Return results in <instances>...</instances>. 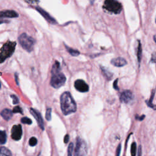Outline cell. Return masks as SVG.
<instances>
[{
  "label": "cell",
  "mask_w": 156,
  "mask_h": 156,
  "mask_svg": "<svg viewBox=\"0 0 156 156\" xmlns=\"http://www.w3.org/2000/svg\"><path fill=\"white\" fill-rule=\"evenodd\" d=\"M60 107L63 113L68 115L77 111V106L70 92L65 91L60 96Z\"/></svg>",
  "instance_id": "cell-1"
},
{
  "label": "cell",
  "mask_w": 156,
  "mask_h": 156,
  "mask_svg": "<svg viewBox=\"0 0 156 156\" xmlns=\"http://www.w3.org/2000/svg\"><path fill=\"white\" fill-rule=\"evenodd\" d=\"M52 76L50 84L55 89H59L64 85L66 81V77L60 71V66L59 62L56 61L52 68Z\"/></svg>",
  "instance_id": "cell-2"
},
{
  "label": "cell",
  "mask_w": 156,
  "mask_h": 156,
  "mask_svg": "<svg viewBox=\"0 0 156 156\" xmlns=\"http://www.w3.org/2000/svg\"><path fill=\"white\" fill-rule=\"evenodd\" d=\"M16 47L15 42H8L4 44L0 49V63H3L8 57H10L14 53Z\"/></svg>",
  "instance_id": "cell-3"
},
{
  "label": "cell",
  "mask_w": 156,
  "mask_h": 156,
  "mask_svg": "<svg viewBox=\"0 0 156 156\" xmlns=\"http://www.w3.org/2000/svg\"><path fill=\"white\" fill-rule=\"evenodd\" d=\"M19 39L21 46L24 49L28 52H31L33 50L35 40L32 37L28 36L26 34L23 33L19 37Z\"/></svg>",
  "instance_id": "cell-4"
},
{
  "label": "cell",
  "mask_w": 156,
  "mask_h": 156,
  "mask_svg": "<svg viewBox=\"0 0 156 156\" xmlns=\"http://www.w3.org/2000/svg\"><path fill=\"white\" fill-rule=\"evenodd\" d=\"M103 8L109 12L115 14H120L122 10L121 4L115 0H107L104 3Z\"/></svg>",
  "instance_id": "cell-5"
},
{
  "label": "cell",
  "mask_w": 156,
  "mask_h": 156,
  "mask_svg": "<svg viewBox=\"0 0 156 156\" xmlns=\"http://www.w3.org/2000/svg\"><path fill=\"white\" fill-rule=\"evenodd\" d=\"M87 154L86 143L81 138H78L74 149V156H85Z\"/></svg>",
  "instance_id": "cell-6"
},
{
  "label": "cell",
  "mask_w": 156,
  "mask_h": 156,
  "mask_svg": "<svg viewBox=\"0 0 156 156\" xmlns=\"http://www.w3.org/2000/svg\"><path fill=\"white\" fill-rule=\"evenodd\" d=\"M22 127L20 124L14 125L12 127V131H11V137H12L13 140L16 141L20 140L22 137Z\"/></svg>",
  "instance_id": "cell-7"
},
{
  "label": "cell",
  "mask_w": 156,
  "mask_h": 156,
  "mask_svg": "<svg viewBox=\"0 0 156 156\" xmlns=\"http://www.w3.org/2000/svg\"><path fill=\"white\" fill-rule=\"evenodd\" d=\"M74 87L78 91L82 93H85L89 90L88 84L82 79H78L74 82Z\"/></svg>",
  "instance_id": "cell-8"
},
{
  "label": "cell",
  "mask_w": 156,
  "mask_h": 156,
  "mask_svg": "<svg viewBox=\"0 0 156 156\" xmlns=\"http://www.w3.org/2000/svg\"><path fill=\"white\" fill-rule=\"evenodd\" d=\"M120 99L122 102L128 104L130 103L134 99V95H133L131 91L124 90L121 93Z\"/></svg>",
  "instance_id": "cell-9"
},
{
  "label": "cell",
  "mask_w": 156,
  "mask_h": 156,
  "mask_svg": "<svg viewBox=\"0 0 156 156\" xmlns=\"http://www.w3.org/2000/svg\"><path fill=\"white\" fill-rule=\"evenodd\" d=\"M30 112L33 115L34 117L36 118L37 122L38 123V125L40 128L42 129V130H44V123H43V120L42 118V117L41 114H40V112H38L36 110L34 109H30Z\"/></svg>",
  "instance_id": "cell-10"
},
{
  "label": "cell",
  "mask_w": 156,
  "mask_h": 156,
  "mask_svg": "<svg viewBox=\"0 0 156 156\" xmlns=\"http://www.w3.org/2000/svg\"><path fill=\"white\" fill-rule=\"evenodd\" d=\"M19 14L14 10H3L0 12V19L1 18H16Z\"/></svg>",
  "instance_id": "cell-11"
},
{
  "label": "cell",
  "mask_w": 156,
  "mask_h": 156,
  "mask_svg": "<svg viewBox=\"0 0 156 156\" xmlns=\"http://www.w3.org/2000/svg\"><path fill=\"white\" fill-rule=\"evenodd\" d=\"M36 9L46 20L50 23H52V24L56 23V21L55 20V19H53V17H52L49 14H48L47 12H46V11H45L43 9H42V8H40L39 7H36Z\"/></svg>",
  "instance_id": "cell-12"
},
{
  "label": "cell",
  "mask_w": 156,
  "mask_h": 156,
  "mask_svg": "<svg viewBox=\"0 0 156 156\" xmlns=\"http://www.w3.org/2000/svg\"><path fill=\"white\" fill-rule=\"evenodd\" d=\"M111 63L115 67H121L127 64V61L123 57H117V58L113 59L111 60Z\"/></svg>",
  "instance_id": "cell-13"
},
{
  "label": "cell",
  "mask_w": 156,
  "mask_h": 156,
  "mask_svg": "<svg viewBox=\"0 0 156 156\" xmlns=\"http://www.w3.org/2000/svg\"><path fill=\"white\" fill-rule=\"evenodd\" d=\"M1 115L4 120L8 121L12 117L13 112L9 109H5L1 112Z\"/></svg>",
  "instance_id": "cell-14"
},
{
  "label": "cell",
  "mask_w": 156,
  "mask_h": 156,
  "mask_svg": "<svg viewBox=\"0 0 156 156\" xmlns=\"http://www.w3.org/2000/svg\"><path fill=\"white\" fill-rule=\"evenodd\" d=\"M101 69L103 75L107 80H111L112 79L113 74L111 72H110L106 68L103 67H101Z\"/></svg>",
  "instance_id": "cell-15"
},
{
  "label": "cell",
  "mask_w": 156,
  "mask_h": 156,
  "mask_svg": "<svg viewBox=\"0 0 156 156\" xmlns=\"http://www.w3.org/2000/svg\"><path fill=\"white\" fill-rule=\"evenodd\" d=\"M0 156H12L9 149L5 147H0Z\"/></svg>",
  "instance_id": "cell-16"
},
{
  "label": "cell",
  "mask_w": 156,
  "mask_h": 156,
  "mask_svg": "<svg viewBox=\"0 0 156 156\" xmlns=\"http://www.w3.org/2000/svg\"><path fill=\"white\" fill-rule=\"evenodd\" d=\"M7 135L4 131H0V144H4L6 143Z\"/></svg>",
  "instance_id": "cell-17"
},
{
  "label": "cell",
  "mask_w": 156,
  "mask_h": 156,
  "mask_svg": "<svg viewBox=\"0 0 156 156\" xmlns=\"http://www.w3.org/2000/svg\"><path fill=\"white\" fill-rule=\"evenodd\" d=\"M142 45L140 41H138V49H137V59L138 63H140L142 60Z\"/></svg>",
  "instance_id": "cell-18"
},
{
  "label": "cell",
  "mask_w": 156,
  "mask_h": 156,
  "mask_svg": "<svg viewBox=\"0 0 156 156\" xmlns=\"http://www.w3.org/2000/svg\"><path fill=\"white\" fill-rule=\"evenodd\" d=\"M65 47L68 51V52L69 53H70L71 56H78L80 54V53H79V51L76 50V49H74L71 48H70V47H67V46L65 45Z\"/></svg>",
  "instance_id": "cell-19"
},
{
  "label": "cell",
  "mask_w": 156,
  "mask_h": 156,
  "mask_svg": "<svg viewBox=\"0 0 156 156\" xmlns=\"http://www.w3.org/2000/svg\"><path fill=\"white\" fill-rule=\"evenodd\" d=\"M154 95H155V90L153 91L152 94H151V98H150V100H148V101H146V104H147V105L149 107H150L151 108H153L154 109H156V106H154V105L153 104V100L154 98Z\"/></svg>",
  "instance_id": "cell-20"
},
{
  "label": "cell",
  "mask_w": 156,
  "mask_h": 156,
  "mask_svg": "<svg viewBox=\"0 0 156 156\" xmlns=\"http://www.w3.org/2000/svg\"><path fill=\"white\" fill-rule=\"evenodd\" d=\"M131 153L132 156H135L136 153H137V144L135 142L132 143L131 145Z\"/></svg>",
  "instance_id": "cell-21"
},
{
  "label": "cell",
  "mask_w": 156,
  "mask_h": 156,
  "mask_svg": "<svg viewBox=\"0 0 156 156\" xmlns=\"http://www.w3.org/2000/svg\"><path fill=\"white\" fill-rule=\"evenodd\" d=\"M37 143V138L34 137H31L30 139V141H29V144H30V145L31 146H36Z\"/></svg>",
  "instance_id": "cell-22"
},
{
  "label": "cell",
  "mask_w": 156,
  "mask_h": 156,
  "mask_svg": "<svg viewBox=\"0 0 156 156\" xmlns=\"http://www.w3.org/2000/svg\"><path fill=\"white\" fill-rule=\"evenodd\" d=\"M21 121L22 123L27 124H32V120L27 117H23L21 119Z\"/></svg>",
  "instance_id": "cell-23"
},
{
  "label": "cell",
  "mask_w": 156,
  "mask_h": 156,
  "mask_svg": "<svg viewBox=\"0 0 156 156\" xmlns=\"http://www.w3.org/2000/svg\"><path fill=\"white\" fill-rule=\"evenodd\" d=\"M51 111L52 109L51 108H48L47 110V112H46V119H47L48 121H50L51 119Z\"/></svg>",
  "instance_id": "cell-24"
},
{
  "label": "cell",
  "mask_w": 156,
  "mask_h": 156,
  "mask_svg": "<svg viewBox=\"0 0 156 156\" xmlns=\"http://www.w3.org/2000/svg\"><path fill=\"white\" fill-rule=\"evenodd\" d=\"M73 143H70L68 148V156H72V154H73Z\"/></svg>",
  "instance_id": "cell-25"
},
{
  "label": "cell",
  "mask_w": 156,
  "mask_h": 156,
  "mask_svg": "<svg viewBox=\"0 0 156 156\" xmlns=\"http://www.w3.org/2000/svg\"><path fill=\"white\" fill-rule=\"evenodd\" d=\"M13 113H23V110L22 109L19 107V106H16V107H15V108L13 109V111H12Z\"/></svg>",
  "instance_id": "cell-26"
},
{
  "label": "cell",
  "mask_w": 156,
  "mask_h": 156,
  "mask_svg": "<svg viewBox=\"0 0 156 156\" xmlns=\"http://www.w3.org/2000/svg\"><path fill=\"white\" fill-rule=\"evenodd\" d=\"M11 97H12V98L13 103L14 104H15L19 103V100L18 99V98H17L16 96H15V95H11Z\"/></svg>",
  "instance_id": "cell-27"
},
{
  "label": "cell",
  "mask_w": 156,
  "mask_h": 156,
  "mask_svg": "<svg viewBox=\"0 0 156 156\" xmlns=\"http://www.w3.org/2000/svg\"><path fill=\"white\" fill-rule=\"evenodd\" d=\"M121 144H120L116 151V156H120V153H121Z\"/></svg>",
  "instance_id": "cell-28"
},
{
  "label": "cell",
  "mask_w": 156,
  "mask_h": 156,
  "mask_svg": "<svg viewBox=\"0 0 156 156\" xmlns=\"http://www.w3.org/2000/svg\"><path fill=\"white\" fill-rule=\"evenodd\" d=\"M118 79H117L116 80H115L114 82H113V88L115 89V90H119V88H118Z\"/></svg>",
  "instance_id": "cell-29"
},
{
  "label": "cell",
  "mask_w": 156,
  "mask_h": 156,
  "mask_svg": "<svg viewBox=\"0 0 156 156\" xmlns=\"http://www.w3.org/2000/svg\"><path fill=\"white\" fill-rule=\"evenodd\" d=\"M151 62L156 63V53H153L151 56Z\"/></svg>",
  "instance_id": "cell-30"
},
{
  "label": "cell",
  "mask_w": 156,
  "mask_h": 156,
  "mask_svg": "<svg viewBox=\"0 0 156 156\" xmlns=\"http://www.w3.org/2000/svg\"><path fill=\"white\" fill-rule=\"evenodd\" d=\"M69 138H70V137H69V135L68 134L65 136V137H64V143H67L68 142Z\"/></svg>",
  "instance_id": "cell-31"
},
{
  "label": "cell",
  "mask_w": 156,
  "mask_h": 156,
  "mask_svg": "<svg viewBox=\"0 0 156 156\" xmlns=\"http://www.w3.org/2000/svg\"><path fill=\"white\" fill-rule=\"evenodd\" d=\"M138 156H142V146H139V149H138Z\"/></svg>",
  "instance_id": "cell-32"
},
{
  "label": "cell",
  "mask_w": 156,
  "mask_h": 156,
  "mask_svg": "<svg viewBox=\"0 0 156 156\" xmlns=\"http://www.w3.org/2000/svg\"><path fill=\"white\" fill-rule=\"evenodd\" d=\"M144 117H145V116H144V115H142V117H137V116H136V118L137 120H138L142 121V120H143L144 118Z\"/></svg>",
  "instance_id": "cell-33"
},
{
  "label": "cell",
  "mask_w": 156,
  "mask_h": 156,
  "mask_svg": "<svg viewBox=\"0 0 156 156\" xmlns=\"http://www.w3.org/2000/svg\"><path fill=\"white\" fill-rule=\"evenodd\" d=\"M153 38H154V42L156 43V35H155V36H154V37H153Z\"/></svg>",
  "instance_id": "cell-34"
},
{
  "label": "cell",
  "mask_w": 156,
  "mask_h": 156,
  "mask_svg": "<svg viewBox=\"0 0 156 156\" xmlns=\"http://www.w3.org/2000/svg\"><path fill=\"white\" fill-rule=\"evenodd\" d=\"M15 78H16V84H19L18 81H17V75H16V74H15Z\"/></svg>",
  "instance_id": "cell-35"
},
{
  "label": "cell",
  "mask_w": 156,
  "mask_h": 156,
  "mask_svg": "<svg viewBox=\"0 0 156 156\" xmlns=\"http://www.w3.org/2000/svg\"><path fill=\"white\" fill-rule=\"evenodd\" d=\"M0 87H1V84H0Z\"/></svg>",
  "instance_id": "cell-36"
},
{
  "label": "cell",
  "mask_w": 156,
  "mask_h": 156,
  "mask_svg": "<svg viewBox=\"0 0 156 156\" xmlns=\"http://www.w3.org/2000/svg\"><path fill=\"white\" fill-rule=\"evenodd\" d=\"M39 155H38V156H39Z\"/></svg>",
  "instance_id": "cell-37"
},
{
  "label": "cell",
  "mask_w": 156,
  "mask_h": 156,
  "mask_svg": "<svg viewBox=\"0 0 156 156\" xmlns=\"http://www.w3.org/2000/svg\"><path fill=\"white\" fill-rule=\"evenodd\" d=\"M155 22H156V20H155Z\"/></svg>",
  "instance_id": "cell-38"
}]
</instances>
